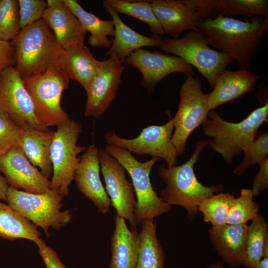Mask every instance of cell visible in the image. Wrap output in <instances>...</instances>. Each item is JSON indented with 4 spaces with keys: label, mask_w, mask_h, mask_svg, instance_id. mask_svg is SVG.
<instances>
[{
    "label": "cell",
    "mask_w": 268,
    "mask_h": 268,
    "mask_svg": "<svg viewBox=\"0 0 268 268\" xmlns=\"http://www.w3.org/2000/svg\"><path fill=\"white\" fill-rule=\"evenodd\" d=\"M114 221L109 268H135L139 248L138 232L136 227L129 229L125 219L117 214Z\"/></svg>",
    "instance_id": "d4e9b609"
},
{
    "label": "cell",
    "mask_w": 268,
    "mask_h": 268,
    "mask_svg": "<svg viewBox=\"0 0 268 268\" xmlns=\"http://www.w3.org/2000/svg\"><path fill=\"white\" fill-rule=\"evenodd\" d=\"M234 196L229 193L212 195L198 204V210L203 214V220L212 226H220L227 224L230 209Z\"/></svg>",
    "instance_id": "4dcf8cb0"
},
{
    "label": "cell",
    "mask_w": 268,
    "mask_h": 268,
    "mask_svg": "<svg viewBox=\"0 0 268 268\" xmlns=\"http://www.w3.org/2000/svg\"><path fill=\"white\" fill-rule=\"evenodd\" d=\"M21 30L18 0H1L0 2V39L13 41Z\"/></svg>",
    "instance_id": "836d02e7"
},
{
    "label": "cell",
    "mask_w": 268,
    "mask_h": 268,
    "mask_svg": "<svg viewBox=\"0 0 268 268\" xmlns=\"http://www.w3.org/2000/svg\"><path fill=\"white\" fill-rule=\"evenodd\" d=\"M0 110L18 126L47 130L37 119L31 97L15 66L0 73Z\"/></svg>",
    "instance_id": "7c38bea8"
},
{
    "label": "cell",
    "mask_w": 268,
    "mask_h": 268,
    "mask_svg": "<svg viewBox=\"0 0 268 268\" xmlns=\"http://www.w3.org/2000/svg\"><path fill=\"white\" fill-rule=\"evenodd\" d=\"M9 186L5 177L0 174V201L5 200Z\"/></svg>",
    "instance_id": "60d3db41"
},
{
    "label": "cell",
    "mask_w": 268,
    "mask_h": 268,
    "mask_svg": "<svg viewBox=\"0 0 268 268\" xmlns=\"http://www.w3.org/2000/svg\"><path fill=\"white\" fill-rule=\"evenodd\" d=\"M104 150L121 163L131 178L136 199L134 213L136 225L171 210V206L159 198L150 181L151 169L159 159L152 157L140 162L128 150L114 145H107Z\"/></svg>",
    "instance_id": "5b68a950"
},
{
    "label": "cell",
    "mask_w": 268,
    "mask_h": 268,
    "mask_svg": "<svg viewBox=\"0 0 268 268\" xmlns=\"http://www.w3.org/2000/svg\"><path fill=\"white\" fill-rule=\"evenodd\" d=\"M265 77V74H254L243 67L236 71L225 69L217 78L212 91L205 94L209 111L252 91L257 80Z\"/></svg>",
    "instance_id": "ac0fdd59"
},
{
    "label": "cell",
    "mask_w": 268,
    "mask_h": 268,
    "mask_svg": "<svg viewBox=\"0 0 268 268\" xmlns=\"http://www.w3.org/2000/svg\"><path fill=\"white\" fill-rule=\"evenodd\" d=\"M160 49L195 67L207 80L212 90L220 74L234 61L225 53L211 48L207 37L198 31H190L176 39L164 38Z\"/></svg>",
    "instance_id": "8992f818"
},
{
    "label": "cell",
    "mask_w": 268,
    "mask_h": 268,
    "mask_svg": "<svg viewBox=\"0 0 268 268\" xmlns=\"http://www.w3.org/2000/svg\"><path fill=\"white\" fill-rule=\"evenodd\" d=\"M153 11L165 34L176 39L185 31H198L202 16L193 9L186 0H150Z\"/></svg>",
    "instance_id": "d6986e66"
},
{
    "label": "cell",
    "mask_w": 268,
    "mask_h": 268,
    "mask_svg": "<svg viewBox=\"0 0 268 268\" xmlns=\"http://www.w3.org/2000/svg\"><path fill=\"white\" fill-rule=\"evenodd\" d=\"M260 169L256 175L253 182L252 190L254 196L258 197L268 188V157L260 164Z\"/></svg>",
    "instance_id": "f35d334b"
},
{
    "label": "cell",
    "mask_w": 268,
    "mask_h": 268,
    "mask_svg": "<svg viewBox=\"0 0 268 268\" xmlns=\"http://www.w3.org/2000/svg\"><path fill=\"white\" fill-rule=\"evenodd\" d=\"M192 6L203 20L218 16L231 18L268 16V0H194Z\"/></svg>",
    "instance_id": "603a6c76"
},
{
    "label": "cell",
    "mask_w": 268,
    "mask_h": 268,
    "mask_svg": "<svg viewBox=\"0 0 268 268\" xmlns=\"http://www.w3.org/2000/svg\"><path fill=\"white\" fill-rule=\"evenodd\" d=\"M15 50V67L23 80L60 67L64 49L45 21L41 19L21 29L11 41Z\"/></svg>",
    "instance_id": "3957f363"
},
{
    "label": "cell",
    "mask_w": 268,
    "mask_h": 268,
    "mask_svg": "<svg viewBox=\"0 0 268 268\" xmlns=\"http://www.w3.org/2000/svg\"><path fill=\"white\" fill-rule=\"evenodd\" d=\"M21 29L41 19L48 6L47 0H18Z\"/></svg>",
    "instance_id": "8d00e7d4"
},
{
    "label": "cell",
    "mask_w": 268,
    "mask_h": 268,
    "mask_svg": "<svg viewBox=\"0 0 268 268\" xmlns=\"http://www.w3.org/2000/svg\"><path fill=\"white\" fill-rule=\"evenodd\" d=\"M0 172L14 188L42 194L50 189V180L34 166L16 146L0 157Z\"/></svg>",
    "instance_id": "2e32d148"
},
{
    "label": "cell",
    "mask_w": 268,
    "mask_h": 268,
    "mask_svg": "<svg viewBox=\"0 0 268 268\" xmlns=\"http://www.w3.org/2000/svg\"><path fill=\"white\" fill-rule=\"evenodd\" d=\"M262 258L252 267V268H268V256Z\"/></svg>",
    "instance_id": "b9f144b4"
},
{
    "label": "cell",
    "mask_w": 268,
    "mask_h": 268,
    "mask_svg": "<svg viewBox=\"0 0 268 268\" xmlns=\"http://www.w3.org/2000/svg\"><path fill=\"white\" fill-rule=\"evenodd\" d=\"M40 232L31 221L8 204L0 201V237L8 240L21 238L34 243Z\"/></svg>",
    "instance_id": "f1b7e54d"
},
{
    "label": "cell",
    "mask_w": 268,
    "mask_h": 268,
    "mask_svg": "<svg viewBox=\"0 0 268 268\" xmlns=\"http://www.w3.org/2000/svg\"><path fill=\"white\" fill-rule=\"evenodd\" d=\"M208 144L209 140L197 141L193 154L181 165L167 167L162 164L158 167L159 175L165 184L160 191L159 198L171 206L183 207L190 220L196 218L199 202L224 190L222 184L205 186L200 183L196 176L194 166Z\"/></svg>",
    "instance_id": "7a4b0ae2"
},
{
    "label": "cell",
    "mask_w": 268,
    "mask_h": 268,
    "mask_svg": "<svg viewBox=\"0 0 268 268\" xmlns=\"http://www.w3.org/2000/svg\"><path fill=\"white\" fill-rule=\"evenodd\" d=\"M249 21L218 16L198 22V31L205 35L210 47L236 60L240 67L249 70L260 51L268 18L253 15Z\"/></svg>",
    "instance_id": "6da1fadb"
},
{
    "label": "cell",
    "mask_w": 268,
    "mask_h": 268,
    "mask_svg": "<svg viewBox=\"0 0 268 268\" xmlns=\"http://www.w3.org/2000/svg\"><path fill=\"white\" fill-rule=\"evenodd\" d=\"M98 64L99 61L82 43L64 49L60 68L69 79L85 88L96 73Z\"/></svg>",
    "instance_id": "484cf974"
},
{
    "label": "cell",
    "mask_w": 268,
    "mask_h": 268,
    "mask_svg": "<svg viewBox=\"0 0 268 268\" xmlns=\"http://www.w3.org/2000/svg\"><path fill=\"white\" fill-rule=\"evenodd\" d=\"M268 121L267 101L238 123L226 121L214 110H210L202 125L204 134L212 138L208 146L220 154L226 163H232L255 138L261 125Z\"/></svg>",
    "instance_id": "277c9868"
},
{
    "label": "cell",
    "mask_w": 268,
    "mask_h": 268,
    "mask_svg": "<svg viewBox=\"0 0 268 268\" xmlns=\"http://www.w3.org/2000/svg\"><path fill=\"white\" fill-rule=\"evenodd\" d=\"M80 22L84 30L90 33L88 42L92 47L110 48L112 41L109 36L114 37L115 29L112 20H103L84 9L76 0H63Z\"/></svg>",
    "instance_id": "4316f807"
},
{
    "label": "cell",
    "mask_w": 268,
    "mask_h": 268,
    "mask_svg": "<svg viewBox=\"0 0 268 268\" xmlns=\"http://www.w3.org/2000/svg\"><path fill=\"white\" fill-rule=\"evenodd\" d=\"M69 78L60 67H51L43 74L23 80L36 116L45 128L58 127L69 117L61 104L63 91Z\"/></svg>",
    "instance_id": "ba28073f"
},
{
    "label": "cell",
    "mask_w": 268,
    "mask_h": 268,
    "mask_svg": "<svg viewBox=\"0 0 268 268\" xmlns=\"http://www.w3.org/2000/svg\"><path fill=\"white\" fill-rule=\"evenodd\" d=\"M179 94L178 110L172 119L174 132L172 137L178 156L185 153L188 138L203 124L209 111L198 76H187L181 84Z\"/></svg>",
    "instance_id": "30bf717a"
},
{
    "label": "cell",
    "mask_w": 268,
    "mask_h": 268,
    "mask_svg": "<svg viewBox=\"0 0 268 268\" xmlns=\"http://www.w3.org/2000/svg\"><path fill=\"white\" fill-rule=\"evenodd\" d=\"M207 268H223V265H222L221 263L219 262H217L210 266Z\"/></svg>",
    "instance_id": "7bdbcfd3"
},
{
    "label": "cell",
    "mask_w": 268,
    "mask_h": 268,
    "mask_svg": "<svg viewBox=\"0 0 268 268\" xmlns=\"http://www.w3.org/2000/svg\"><path fill=\"white\" fill-rule=\"evenodd\" d=\"M104 8L111 15L115 29L114 39L106 53L107 56L114 57L122 63L135 50L144 47L160 48L163 43L162 36L153 35L146 36L129 27L120 18L112 7L103 4Z\"/></svg>",
    "instance_id": "44dd1931"
},
{
    "label": "cell",
    "mask_w": 268,
    "mask_h": 268,
    "mask_svg": "<svg viewBox=\"0 0 268 268\" xmlns=\"http://www.w3.org/2000/svg\"><path fill=\"white\" fill-rule=\"evenodd\" d=\"M99 156L106 191L111 205L118 216L127 220L132 227H136L134 213L136 199L133 184L126 178L125 169L104 149L99 150Z\"/></svg>",
    "instance_id": "9a60e30c"
},
{
    "label": "cell",
    "mask_w": 268,
    "mask_h": 268,
    "mask_svg": "<svg viewBox=\"0 0 268 268\" xmlns=\"http://www.w3.org/2000/svg\"><path fill=\"white\" fill-rule=\"evenodd\" d=\"M103 4L112 7L118 13L132 16L145 23L154 35L162 36L165 34L150 0H104Z\"/></svg>",
    "instance_id": "f546056e"
},
{
    "label": "cell",
    "mask_w": 268,
    "mask_h": 268,
    "mask_svg": "<svg viewBox=\"0 0 268 268\" xmlns=\"http://www.w3.org/2000/svg\"><path fill=\"white\" fill-rule=\"evenodd\" d=\"M81 129L78 122L69 118L57 127L53 138L50 149L53 167L50 189L63 196L68 194L69 187L74 179L80 159L77 156L86 149L77 144Z\"/></svg>",
    "instance_id": "9c48e42d"
},
{
    "label": "cell",
    "mask_w": 268,
    "mask_h": 268,
    "mask_svg": "<svg viewBox=\"0 0 268 268\" xmlns=\"http://www.w3.org/2000/svg\"><path fill=\"white\" fill-rule=\"evenodd\" d=\"M248 225L225 224L209 230L211 243L218 254L230 266L244 265L246 259Z\"/></svg>",
    "instance_id": "7402d4cb"
},
{
    "label": "cell",
    "mask_w": 268,
    "mask_h": 268,
    "mask_svg": "<svg viewBox=\"0 0 268 268\" xmlns=\"http://www.w3.org/2000/svg\"><path fill=\"white\" fill-rule=\"evenodd\" d=\"M252 190L242 189L235 198L227 220V224H247L258 215L260 205L253 200Z\"/></svg>",
    "instance_id": "d6a6232c"
},
{
    "label": "cell",
    "mask_w": 268,
    "mask_h": 268,
    "mask_svg": "<svg viewBox=\"0 0 268 268\" xmlns=\"http://www.w3.org/2000/svg\"><path fill=\"white\" fill-rule=\"evenodd\" d=\"M268 240V225L263 216L258 215L248 227L246 259L244 265L252 267L263 257L265 244Z\"/></svg>",
    "instance_id": "1f68e13d"
},
{
    "label": "cell",
    "mask_w": 268,
    "mask_h": 268,
    "mask_svg": "<svg viewBox=\"0 0 268 268\" xmlns=\"http://www.w3.org/2000/svg\"><path fill=\"white\" fill-rule=\"evenodd\" d=\"M20 128L17 146L30 162L49 179L53 173L50 149L55 134L53 130H41L30 126Z\"/></svg>",
    "instance_id": "cb8c5ba5"
},
{
    "label": "cell",
    "mask_w": 268,
    "mask_h": 268,
    "mask_svg": "<svg viewBox=\"0 0 268 268\" xmlns=\"http://www.w3.org/2000/svg\"><path fill=\"white\" fill-rule=\"evenodd\" d=\"M139 234V248L135 268H164L165 257L156 235L153 219L142 223Z\"/></svg>",
    "instance_id": "83f0119b"
},
{
    "label": "cell",
    "mask_w": 268,
    "mask_h": 268,
    "mask_svg": "<svg viewBox=\"0 0 268 268\" xmlns=\"http://www.w3.org/2000/svg\"><path fill=\"white\" fill-rule=\"evenodd\" d=\"M99 149L90 145L79 159L74 179L78 190L96 207L98 212L106 214L111 205L110 199L100 177Z\"/></svg>",
    "instance_id": "e0dca14e"
},
{
    "label": "cell",
    "mask_w": 268,
    "mask_h": 268,
    "mask_svg": "<svg viewBox=\"0 0 268 268\" xmlns=\"http://www.w3.org/2000/svg\"><path fill=\"white\" fill-rule=\"evenodd\" d=\"M173 131V120L171 119L164 125L145 127L134 138L121 137L114 130L106 133L104 138L108 145L124 148L136 155L148 154L162 159L166 166L171 167L176 165L178 156L172 141Z\"/></svg>",
    "instance_id": "8fae6325"
},
{
    "label": "cell",
    "mask_w": 268,
    "mask_h": 268,
    "mask_svg": "<svg viewBox=\"0 0 268 268\" xmlns=\"http://www.w3.org/2000/svg\"><path fill=\"white\" fill-rule=\"evenodd\" d=\"M35 243L38 248V252L46 268H67L61 260L57 252L49 247L45 242L39 238Z\"/></svg>",
    "instance_id": "74e56055"
},
{
    "label": "cell",
    "mask_w": 268,
    "mask_h": 268,
    "mask_svg": "<svg viewBox=\"0 0 268 268\" xmlns=\"http://www.w3.org/2000/svg\"><path fill=\"white\" fill-rule=\"evenodd\" d=\"M0 1H1V0H0Z\"/></svg>",
    "instance_id": "ee69618b"
},
{
    "label": "cell",
    "mask_w": 268,
    "mask_h": 268,
    "mask_svg": "<svg viewBox=\"0 0 268 268\" xmlns=\"http://www.w3.org/2000/svg\"><path fill=\"white\" fill-rule=\"evenodd\" d=\"M20 128L0 110V157L17 146Z\"/></svg>",
    "instance_id": "d590c367"
},
{
    "label": "cell",
    "mask_w": 268,
    "mask_h": 268,
    "mask_svg": "<svg viewBox=\"0 0 268 268\" xmlns=\"http://www.w3.org/2000/svg\"><path fill=\"white\" fill-rule=\"evenodd\" d=\"M15 65V50L12 42L0 39V73L6 67Z\"/></svg>",
    "instance_id": "ab89813d"
},
{
    "label": "cell",
    "mask_w": 268,
    "mask_h": 268,
    "mask_svg": "<svg viewBox=\"0 0 268 268\" xmlns=\"http://www.w3.org/2000/svg\"><path fill=\"white\" fill-rule=\"evenodd\" d=\"M125 67L114 57L99 61L96 73L84 88L87 94L85 117L98 118L110 107L117 98Z\"/></svg>",
    "instance_id": "5bb4252c"
},
{
    "label": "cell",
    "mask_w": 268,
    "mask_h": 268,
    "mask_svg": "<svg viewBox=\"0 0 268 268\" xmlns=\"http://www.w3.org/2000/svg\"><path fill=\"white\" fill-rule=\"evenodd\" d=\"M124 66L137 69L142 76L141 86L150 95L164 78L175 72L194 75L193 67L182 59L143 48L134 51L122 62Z\"/></svg>",
    "instance_id": "4fadbf2b"
},
{
    "label": "cell",
    "mask_w": 268,
    "mask_h": 268,
    "mask_svg": "<svg viewBox=\"0 0 268 268\" xmlns=\"http://www.w3.org/2000/svg\"><path fill=\"white\" fill-rule=\"evenodd\" d=\"M64 197L51 189L44 193L34 194L9 186L5 200L10 206L37 227L42 228L49 237L50 227L59 230L72 219L69 210H61Z\"/></svg>",
    "instance_id": "52a82bcc"
},
{
    "label": "cell",
    "mask_w": 268,
    "mask_h": 268,
    "mask_svg": "<svg viewBox=\"0 0 268 268\" xmlns=\"http://www.w3.org/2000/svg\"><path fill=\"white\" fill-rule=\"evenodd\" d=\"M244 157L243 161L234 170V174L242 175L250 166L260 164L268 154V134L258 131L255 138L243 150Z\"/></svg>",
    "instance_id": "e575fe53"
},
{
    "label": "cell",
    "mask_w": 268,
    "mask_h": 268,
    "mask_svg": "<svg viewBox=\"0 0 268 268\" xmlns=\"http://www.w3.org/2000/svg\"><path fill=\"white\" fill-rule=\"evenodd\" d=\"M42 18L63 49L84 43L87 32L63 0H48Z\"/></svg>",
    "instance_id": "ffe728a7"
}]
</instances>
